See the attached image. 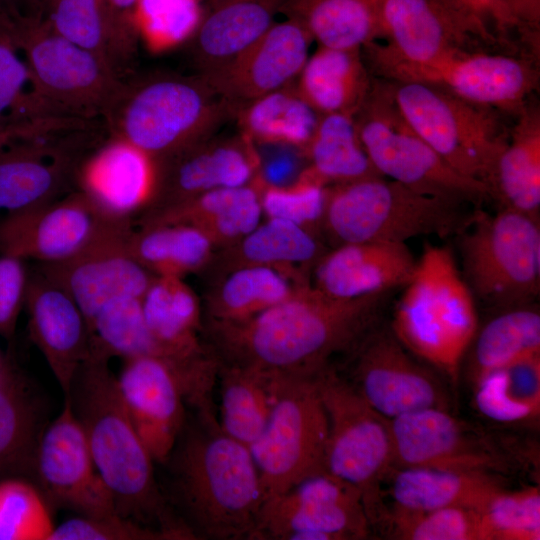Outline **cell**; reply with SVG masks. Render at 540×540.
<instances>
[{
  "instance_id": "cell-1",
  "label": "cell",
  "mask_w": 540,
  "mask_h": 540,
  "mask_svg": "<svg viewBox=\"0 0 540 540\" xmlns=\"http://www.w3.org/2000/svg\"><path fill=\"white\" fill-rule=\"evenodd\" d=\"M389 293L344 300L304 284L247 320L211 322L217 358L280 375L313 376L376 325Z\"/></svg>"
},
{
  "instance_id": "cell-47",
  "label": "cell",
  "mask_w": 540,
  "mask_h": 540,
  "mask_svg": "<svg viewBox=\"0 0 540 540\" xmlns=\"http://www.w3.org/2000/svg\"><path fill=\"white\" fill-rule=\"evenodd\" d=\"M202 0H137L133 20L139 40L152 53L188 43L204 11Z\"/></svg>"
},
{
  "instance_id": "cell-45",
  "label": "cell",
  "mask_w": 540,
  "mask_h": 540,
  "mask_svg": "<svg viewBox=\"0 0 540 540\" xmlns=\"http://www.w3.org/2000/svg\"><path fill=\"white\" fill-rule=\"evenodd\" d=\"M12 26L0 29V128L70 118L60 115L38 93Z\"/></svg>"
},
{
  "instance_id": "cell-16",
  "label": "cell",
  "mask_w": 540,
  "mask_h": 540,
  "mask_svg": "<svg viewBox=\"0 0 540 540\" xmlns=\"http://www.w3.org/2000/svg\"><path fill=\"white\" fill-rule=\"evenodd\" d=\"M348 381L378 413L393 419L412 412L449 410L450 397L442 381L416 361L390 327H372L353 348Z\"/></svg>"
},
{
  "instance_id": "cell-27",
  "label": "cell",
  "mask_w": 540,
  "mask_h": 540,
  "mask_svg": "<svg viewBox=\"0 0 540 540\" xmlns=\"http://www.w3.org/2000/svg\"><path fill=\"white\" fill-rule=\"evenodd\" d=\"M142 309L160 358L181 371H193L214 357L199 338L198 297L182 278L155 276L142 297Z\"/></svg>"
},
{
  "instance_id": "cell-12",
  "label": "cell",
  "mask_w": 540,
  "mask_h": 540,
  "mask_svg": "<svg viewBox=\"0 0 540 540\" xmlns=\"http://www.w3.org/2000/svg\"><path fill=\"white\" fill-rule=\"evenodd\" d=\"M277 375L267 423L249 447L264 503L304 479L326 472L328 419L317 374Z\"/></svg>"
},
{
  "instance_id": "cell-3",
  "label": "cell",
  "mask_w": 540,
  "mask_h": 540,
  "mask_svg": "<svg viewBox=\"0 0 540 540\" xmlns=\"http://www.w3.org/2000/svg\"><path fill=\"white\" fill-rule=\"evenodd\" d=\"M108 358L91 353L64 396L78 419L117 514L170 533L195 539L173 511L154 469V460L136 432L121 399Z\"/></svg>"
},
{
  "instance_id": "cell-15",
  "label": "cell",
  "mask_w": 540,
  "mask_h": 540,
  "mask_svg": "<svg viewBox=\"0 0 540 540\" xmlns=\"http://www.w3.org/2000/svg\"><path fill=\"white\" fill-rule=\"evenodd\" d=\"M371 530L360 492L324 472L267 500L254 539H365Z\"/></svg>"
},
{
  "instance_id": "cell-26",
  "label": "cell",
  "mask_w": 540,
  "mask_h": 540,
  "mask_svg": "<svg viewBox=\"0 0 540 540\" xmlns=\"http://www.w3.org/2000/svg\"><path fill=\"white\" fill-rule=\"evenodd\" d=\"M417 260L403 242L340 244L319 258L315 288L337 299H356L404 287Z\"/></svg>"
},
{
  "instance_id": "cell-29",
  "label": "cell",
  "mask_w": 540,
  "mask_h": 540,
  "mask_svg": "<svg viewBox=\"0 0 540 540\" xmlns=\"http://www.w3.org/2000/svg\"><path fill=\"white\" fill-rule=\"evenodd\" d=\"M383 43L396 56L424 62L451 48L473 49L477 43L439 0H375Z\"/></svg>"
},
{
  "instance_id": "cell-44",
  "label": "cell",
  "mask_w": 540,
  "mask_h": 540,
  "mask_svg": "<svg viewBox=\"0 0 540 540\" xmlns=\"http://www.w3.org/2000/svg\"><path fill=\"white\" fill-rule=\"evenodd\" d=\"M89 332L90 353L108 359L161 357L144 319L142 298L122 296L110 301L96 315Z\"/></svg>"
},
{
  "instance_id": "cell-53",
  "label": "cell",
  "mask_w": 540,
  "mask_h": 540,
  "mask_svg": "<svg viewBox=\"0 0 540 540\" xmlns=\"http://www.w3.org/2000/svg\"><path fill=\"white\" fill-rule=\"evenodd\" d=\"M50 540H175L165 531L142 525L119 514L76 515L55 526Z\"/></svg>"
},
{
  "instance_id": "cell-18",
  "label": "cell",
  "mask_w": 540,
  "mask_h": 540,
  "mask_svg": "<svg viewBox=\"0 0 540 540\" xmlns=\"http://www.w3.org/2000/svg\"><path fill=\"white\" fill-rule=\"evenodd\" d=\"M132 232V221L115 220L74 257L41 264L39 272L73 298L88 329L107 303L122 296L142 298L155 277L133 256L129 245Z\"/></svg>"
},
{
  "instance_id": "cell-7",
  "label": "cell",
  "mask_w": 540,
  "mask_h": 540,
  "mask_svg": "<svg viewBox=\"0 0 540 540\" xmlns=\"http://www.w3.org/2000/svg\"><path fill=\"white\" fill-rule=\"evenodd\" d=\"M458 237L461 273L474 298L499 310L535 301L540 288L539 214L477 210Z\"/></svg>"
},
{
  "instance_id": "cell-43",
  "label": "cell",
  "mask_w": 540,
  "mask_h": 540,
  "mask_svg": "<svg viewBox=\"0 0 540 540\" xmlns=\"http://www.w3.org/2000/svg\"><path fill=\"white\" fill-rule=\"evenodd\" d=\"M213 240L189 224H160L133 230L130 250L154 276L182 278L199 270L212 254Z\"/></svg>"
},
{
  "instance_id": "cell-32",
  "label": "cell",
  "mask_w": 540,
  "mask_h": 540,
  "mask_svg": "<svg viewBox=\"0 0 540 540\" xmlns=\"http://www.w3.org/2000/svg\"><path fill=\"white\" fill-rule=\"evenodd\" d=\"M48 408L36 383L5 362L0 372V474L17 472L32 480Z\"/></svg>"
},
{
  "instance_id": "cell-6",
  "label": "cell",
  "mask_w": 540,
  "mask_h": 540,
  "mask_svg": "<svg viewBox=\"0 0 540 540\" xmlns=\"http://www.w3.org/2000/svg\"><path fill=\"white\" fill-rule=\"evenodd\" d=\"M461 203L428 196L383 176L328 188L324 225L339 244L403 242L427 235H458L475 212Z\"/></svg>"
},
{
  "instance_id": "cell-2",
  "label": "cell",
  "mask_w": 540,
  "mask_h": 540,
  "mask_svg": "<svg viewBox=\"0 0 540 540\" xmlns=\"http://www.w3.org/2000/svg\"><path fill=\"white\" fill-rule=\"evenodd\" d=\"M164 464V493L195 539H254L264 495L249 447L226 435L218 421L197 416L185 424Z\"/></svg>"
},
{
  "instance_id": "cell-34",
  "label": "cell",
  "mask_w": 540,
  "mask_h": 540,
  "mask_svg": "<svg viewBox=\"0 0 540 540\" xmlns=\"http://www.w3.org/2000/svg\"><path fill=\"white\" fill-rule=\"evenodd\" d=\"M517 114L486 186L501 208L539 214L540 111L526 104Z\"/></svg>"
},
{
  "instance_id": "cell-36",
  "label": "cell",
  "mask_w": 540,
  "mask_h": 540,
  "mask_svg": "<svg viewBox=\"0 0 540 540\" xmlns=\"http://www.w3.org/2000/svg\"><path fill=\"white\" fill-rule=\"evenodd\" d=\"M281 12L301 23L319 46L362 49L384 38L375 0H289Z\"/></svg>"
},
{
  "instance_id": "cell-61",
  "label": "cell",
  "mask_w": 540,
  "mask_h": 540,
  "mask_svg": "<svg viewBox=\"0 0 540 540\" xmlns=\"http://www.w3.org/2000/svg\"><path fill=\"white\" fill-rule=\"evenodd\" d=\"M5 362L6 361L3 359V356H2L1 351H0V372L3 369Z\"/></svg>"
},
{
  "instance_id": "cell-17",
  "label": "cell",
  "mask_w": 540,
  "mask_h": 540,
  "mask_svg": "<svg viewBox=\"0 0 540 540\" xmlns=\"http://www.w3.org/2000/svg\"><path fill=\"white\" fill-rule=\"evenodd\" d=\"M32 481L52 508L86 517L117 514L85 433L66 398L61 412L48 422L40 436Z\"/></svg>"
},
{
  "instance_id": "cell-42",
  "label": "cell",
  "mask_w": 540,
  "mask_h": 540,
  "mask_svg": "<svg viewBox=\"0 0 540 540\" xmlns=\"http://www.w3.org/2000/svg\"><path fill=\"white\" fill-rule=\"evenodd\" d=\"M304 154L309 168L327 184L381 176L363 147L352 114L319 115Z\"/></svg>"
},
{
  "instance_id": "cell-33",
  "label": "cell",
  "mask_w": 540,
  "mask_h": 540,
  "mask_svg": "<svg viewBox=\"0 0 540 540\" xmlns=\"http://www.w3.org/2000/svg\"><path fill=\"white\" fill-rule=\"evenodd\" d=\"M503 476L425 467L393 468L388 483L391 509L423 512L451 506L481 509L504 487Z\"/></svg>"
},
{
  "instance_id": "cell-48",
  "label": "cell",
  "mask_w": 540,
  "mask_h": 540,
  "mask_svg": "<svg viewBox=\"0 0 540 540\" xmlns=\"http://www.w3.org/2000/svg\"><path fill=\"white\" fill-rule=\"evenodd\" d=\"M52 507L28 478L0 479V540H50Z\"/></svg>"
},
{
  "instance_id": "cell-62",
  "label": "cell",
  "mask_w": 540,
  "mask_h": 540,
  "mask_svg": "<svg viewBox=\"0 0 540 540\" xmlns=\"http://www.w3.org/2000/svg\"><path fill=\"white\" fill-rule=\"evenodd\" d=\"M6 24H10L8 21L0 20V29L4 27ZM13 24V23H12Z\"/></svg>"
},
{
  "instance_id": "cell-23",
  "label": "cell",
  "mask_w": 540,
  "mask_h": 540,
  "mask_svg": "<svg viewBox=\"0 0 540 540\" xmlns=\"http://www.w3.org/2000/svg\"><path fill=\"white\" fill-rule=\"evenodd\" d=\"M311 41L303 25L287 17L229 64L202 77L235 113L247 102L294 84L309 57Z\"/></svg>"
},
{
  "instance_id": "cell-4",
  "label": "cell",
  "mask_w": 540,
  "mask_h": 540,
  "mask_svg": "<svg viewBox=\"0 0 540 540\" xmlns=\"http://www.w3.org/2000/svg\"><path fill=\"white\" fill-rule=\"evenodd\" d=\"M234 110L200 75L154 74L124 85L103 118L110 135L159 163L211 137Z\"/></svg>"
},
{
  "instance_id": "cell-11",
  "label": "cell",
  "mask_w": 540,
  "mask_h": 540,
  "mask_svg": "<svg viewBox=\"0 0 540 540\" xmlns=\"http://www.w3.org/2000/svg\"><path fill=\"white\" fill-rule=\"evenodd\" d=\"M385 83L397 110L414 132L456 171L486 185L508 138L493 109L430 84Z\"/></svg>"
},
{
  "instance_id": "cell-35",
  "label": "cell",
  "mask_w": 540,
  "mask_h": 540,
  "mask_svg": "<svg viewBox=\"0 0 540 540\" xmlns=\"http://www.w3.org/2000/svg\"><path fill=\"white\" fill-rule=\"evenodd\" d=\"M372 83L361 49L319 46L307 58L294 85L318 115H355L367 98Z\"/></svg>"
},
{
  "instance_id": "cell-13",
  "label": "cell",
  "mask_w": 540,
  "mask_h": 540,
  "mask_svg": "<svg viewBox=\"0 0 540 540\" xmlns=\"http://www.w3.org/2000/svg\"><path fill=\"white\" fill-rule=\"evenodd\" d=\"M15 42L40 96L60 115L104 118L123 77L102 57L53 32L42 19L13 24Z\"/></svg>"
},
{
  "instance_id": "cell-22",
  "label": "cell",
  "mask_w": 540,
  "mask_h": 540,
  "mask_svg": "<svg viewBox=\"0 0 540 540\" xmlns=\"http://www.w3.org/2000/svg\"><path fill=\"white\" fill-rule=\"evenodd\" d=\"M159 182V161L113 135L83 157L75 177L77 189L104 215L130 221L152 207Z\"/></svg>"
},
{
  "instance_id": "cell-19",
  "label": "cell",
  "mask_w": 540,
  "mask_h": 540,
  "mask_svg": "<svg viewBox=\"0 0 540 540\" xmlns=\"http://www.w3.org/2000/svg\"><path fill=\"white\" fill-rule=\"evenodd\" d=\"M116 219L78 189L0 220V254L40 264L68 260L91 245Z\"/></svg>"
},
{
  "instance_id": "cell-41",
  "label": "cell",
  "mask_w": 540,
  "mask_h": 540,
  "mask_svg": "<svg viewBox=\"0 0 540 540\" xmlns=\"http://www.w3.org/2000/svg\"><path fill=\"white\" fill-rule=\"evenodd\" d=\"M287 268L246 264L232 271L208 303L211 322H240L289 298L303 283H293Z\"/></svg>"
},
{
  "instance_id": "cell-24",
  "label": "cell",
  "mask_w": 540,
  "mask_h": 540,
  "mask_svg": "<svg viewBox=\"0 0 540 540\" xmlns=\"http://www.w3.org/2000/svg\"><path fill=\"white\" fill-rule=\"evenodd\" d=\"M213 136L160 163L158 193L149 210L255 180L260 167L255 143L242 132L224 138Z\"/></svg>"
},
{
  "instance_id": "cell-10",
  "label": "cell",
  "mask_w": 540,
  "mask_h": 540,
  "mask_svg": "<svg viewBox=\"0 0 540 540\" xmlns=\"http://www.w3.org/2000/svg\"><path fill=\"white\" fill-rule=\"evenodd\" d=\"M354 117L363 147L381 176L461 204L490 198L483 182L456 171L414 132L397 110L385 81L372 83Z\"/></svg>"
},
{
  "instance_id": "cell-60",
  "label": "cell",
  "mask_w": 540,
  "mask_h": 540,
  "mask_svg": "<svg viewBox=\"0 0 540 540\" xmlns=\"http://www.w3.org/2000/svg\"><path fill=\"white\" fill-rule=\"evenodd\" d=\"M35 13L42 18L43 9L48 0H29Z\"/></svg>"
},
{
  "instance_id": "cell-28",
  "label": "cell",
  "mask_w": 540,
  "mask_h": 540,
  "mask_svg": "<svg viewBox=\"0 0 540 540\" xmlns=\"http://www.w3.org/2000/svg\"><path fill=\"white\" fill-rule=\"evenodd\" d=\"M289 0H221L204 12L188 42L199 75H209L237 58L275 23Z\"/></svg>"
},
{
  "instance_id": "cell-51",
  "label": "cell",
  "mask_w": 540,
  "mask_h": 540,
  "mask_svg": "<svg viewBox=\"0 0 540 540\" xmlns=\"http://www.w3.org/2000/svg\"><path fill=\"white\" fill-rule=\"evenodd\" d=\"M260 201L268 218L287 220L303 227L323 219L328 187L309 167L284 186L260 183Z\"/></svg>"
},
{
  "instance_id": "cell-20",
  "label": "cell",
  "mask_w": 540,
  "mask_h": 540,
  "mask_svg": "<svg viewBox=\"0 0 540 540\" xmlns=\"http://www.w3.org/2000/svg\"><path fill=\"white\" fill-rule=\"evenodd\" d=\"M93 128L19 140L0 147V211L48 203L75 182L81 148Z\"/></svg>"
},
{
  "instance_id": "cell-9",
  "label": "cell",
  "mask_w": 540,
  "mask_h": 540,
  "mask_svg": "<svg viewBox=\"0 0 540 540\" xmlns=\"http://www.w3.org/2000/svg\"><path fill=\"white\" fill-rule=\"evenodd\" d=\"M361 50L367 67L384 80L430 84L468 102L516 114L539 83L536 61L511 53L451 48L431 60L412 62L378 41Z\"/></svg>"
},
{
  "instance_id": "cell-57",
  "label": "cell",
  "mask_w": 540,
  "mask_h": 540,
  "mask_svg": "<svg viewBox=\"0 0 540 540\" xmlns=\"http://www.w3.org/2000/svg\"><path fill=\"white\" fill-rule=\"evenodd\" d=\"M520 26L532 53L539 58L540 0H502Z\"/></svg>"
},
{
  "instance_id": "cell-55",
  "label": "cell",
  "mask_w": 540,
  "mask_h": 540,
  "mask_svg": "<svg viewBox=\"0 0 540 540\" xmlns=\"http://www.w3.org/2000/svg\"><path fill=\"white\" fill-rule=\"evenodd\" d=\"M285 146L270 154L264 161L260 160L258 180L263 185L284 186L293 182L298 175V158Z\"/></svg>"
},
{
  "instance_id": "cell-54",
  "label": "cell",
  "mask_w": 540,
  "mask_h": 540,
  "mask_svg": "<svg viewBox=\"0 0 540 540\" xmlns=\"http://www.w3.org/2000/svg\"><path fill=\"white\" fill-rule=\"evenodd\" d=\"M24 260L0 254V336L11 339L25 307L30 276Z\"/></svg>"
},
{
  "instance_id": "cell-46",
  "label": "cell",
  "mask_w": 540,
  "mask_h": 540,
  "mask_svg": "<svg viewBox=\"0 0 540 540\" xmlns=\"http://www.w3.org/2000/svg\"><path fill=\"white\" fill-rule=\"evenodd\" d=\"M240 256L246 264L288 268L314 261L320 254L316 238L301 225L268 218L239 240Z\"/></svg>"
},
{
  "instance_id": "cell-37",
  "label": "cell",
  "mask_w": 540,
  "mask_h": 540,
  "mask_svg": "<svg viewBox=\"0 0 540 540\" xmlns=\"http://www.w3.org/2000/svg\"><path fill=\"white\" fill-rule=\"evenodd\" d=\"M278 375L255 367L219 363L220 429L250 447L262 433L273 403Z\"/></svg>"
},
{
  "instance_id": "cell-8",
  "label": "cell",
  "mask_w": 540,
  "mask_h": 540,
  "mask_svg": "<svg viewBox=\"0 0 540 540\" xmlns=\"http://www.w3.org/2000/svg\"><path fill=\"white\" fill-rule=\"evenodd\" d=\"M316 382L328 419L326 472L360 492L371 529L377 528L387 512L382 488L393 469L390 419L328 365Z\"/></svg>"
},
{
  "instance_id": "cell-21",
  "label": "cell",
  "mask_w": 540,
  "mask_h": 540,
  "mask_svg": "<svg viewBox=\"0 0 540 540\" xmlns=\"http://www.w3.org/2000/svg\"><path fill=\"white\" fill-rule=\"evenodd\" d=\"M121 399L155 463L164 464L187 422V404L171 364L156 356L123 359L116 376Z\"/></svg>"
},
{
  "instance_id": "cell-56",
  "label": "cell",
  "mask_w": 540,
  "mask_h": 540,
  "mask_svg": "<svg viewBox=\"0 0 540 540\" xmlns=\"http://www.w3.org/2000/svg\"><path fill=\"white\" fill-rule=\"evenodd\" d=\"M83 123L78 119L65 118L44 122L11 125L0 128V147L34 137L48 136L80 129Z\"/></svg>"
},
{
  "instance_id": "cell-31",
  "label": "cell",
  "mask_w": 540,
  "mask_h": 540,
  "mask_svg": "<svg viewBox=\"0 0 540 540\" xmlns=\"http://www.w3.org/2000/svg\"><path fill=\"white\" fill-rule=\"evenodd\" d=\"M263 210L259 186L251 184L203 192L178 203L147 211L141 227L189 224L207 233L213 242L240 240L260 223Z\"/></svg>"
},
{
  "instance_id": "cell-5",
  "label": "cell",
  "mask_w": 540,
  "mask_h": 540,
  "mask_svg": "<svg viewBox=\"0 0 540 540\" xmlns=\"http://www.w3.org/2000/svg\"><path fill=\"white\" fill-rule=\"evenodd\" d=\"M396 304L391 330L415 357L457 383L478 330L475 298L448 247L426 244Z\"/></svg>"
},
{
  "instance_id": "cell-52",
  "label": "cell",
  "mask_w": 540,
  "mask_h": 540,
  "mask_svg": "<svg viewBox=\"0 0 540 540\" xmlns=\"http://www.w3.org/2000/svg\"><path fill=\"white\" fill-rule=\"evenodd\" d=\"M461 28L477 43L516 49L515 36L532 52L502 0H439Z\"/></svg>"
},
{
  "instance_id": "cell-30",
  "label": "cell",
  "mask_w": 540,
  "mask_h": 540,
  "mask_svg": "<svg viewBox=\"0 0 540 540\" xmlns=\"http://www.w3.org/2000/svg\"><path fill=\"white\" fill-rule=\"evenodd\" d=\"M42 21L56 34L105 59L122 77L139 40L109 0H48Z\"/></svg>"
},
{
  "instance_id": "cell-25",
  "label": "cell",
  "mask_w": 540,
  "mask_h": 540,
  "mask_svg": "<svg viewBox=\"0 0 540 540\" xmlns=\"http://www.w3.org/2000/svg\"><path fill=\"white\" fill-rule=\"evenodd\" d=\"M25 308L30 337L65 396L90 355L86 319L73 298L40 272L29 278Z\"/></svg>"
},
{
  "instance_id": "cell-49",
  "label": "cell",
  "mask_w": 540,
  "mask_h": 540,
  "mask_svg": "<svg viewBox=\"0 0 540 540\" xmlns=\"http://www.w3.org/2000/svg\"><path fill=\"white\" fill-rule=\"evenodd\" d=\"M378 528L401 540H481L479 509L466 506L423 512L387 508Z\"/></svg>"
},
{
  "instance_id": "cell-39",
  "label": "cell",
  "mask_w": 540,
  "mask_h": 540,
  "mask_svg": "<svg viewBox=\"0 0 540 540\" xmlns=\"http://www.w3.org/2000/svg\"><path fill=\"white\" fill-rule=\"evenodd\" d=\"M234 118L255 144L285 145L304 153L319 115L292 84L241 105Z\"/></svg>"
},
{
  "instance_id": "cell-59",
  "label": "cell",
  "mask_w": 540,
  "mask_h": 540,
  "mask_svg": "<svg viewBox=\"0 0 540 540\" xmlns=\"http://www.w3.org/2000/svg\"><path fill=\"white\" fill-rule=\"evenodd\" d=\"M109 2L121 18L134 25L133 12L137 0H109Z\"/></svg>"
},
{
  "instance_id": "cell-63",
  "label": "cell",
  "mask_w": 540,
  "mask_h": 540,
  "mask_svg": "<svg viewBox=\"0 0 540 540\" xmlns=\"http://www.w3.org/2000/svg\"><path fill=\"white\" fill-rule=\"evenodd\" d=\"M206 1H208V2L211 3V5H212V4H214V3H216V2H219V1H221V0H206Z\"/></svg>"
},
{
  "instance_id": "cell-14",
  "label": "cell",
  "mask_w": 540,
  "mask_h": 540,
  "mask_svg": "<svg viewBox=\"0 0 540 540\" xmlns=\"http://www.w3.org/2000/svg\"><path fill=\"white\" fill-rule=\"evenodd\" d=\"M393 468L425 467L503 476L520 468L516 447L452 415L425 409L390 419Z\"/></svg>"
},
{
  "instance_id": "cell-38",
  "label": "cell",
  "mask_w": 540,
  "mask_h": 540,
  "mask_svg": "<svg viewBox=\"0 0 540 540\" xmlns=\"http://www.w3.org/2000/svg\"><path fill=\"white\" fill-rule=\"evenodd\" d=\"M468 373L473 383L481 376L540 355V313L532 303L501 310L472 342Z\"/></svg>"
},
{
  "instance_id": "cell-40",
  "label": "cell",
  "mask_w": 540,
  "mask_h": 540,
  "mask_svg": "<svg viewBox=\"0 0 540 540\" xmlns=\"http://www.w3.org/2000/svg\"><path fill=\"white\" fill-rule=\"evenodd\" d=\"M473 386V403L485 418L522 424L540 415V355L487 373Z\"/></svg>"
},
{
  "instance_id": "cell-50",
  "label": "cell",
  "mask_w": 540,
  "mask_h": 540,
  "mask_svg": "<svg viewBox=\"0 0 540 540\" xmlns=\"http://www.w3.org/2000/svg\"><path fill=\"white\" fill-rule=\"evenodd\" d=\"M481 540H539L538 486L497 491L479 510Z\"/></svg>"
},
{
  "instance_id": "cell-58",
  "label": "cell",
  "mask_w": 540,
  "mask_h": 540,
  "mask_svg": "<svg viewBox=\"0 0 540 540\" xmlns=\"http://www.w3.org/2000/svg\"><path fill=\"white\" fill-rule=\"evenodd\" d=\"M31 19H41L29 0H0V20L13 24Z\"/></svg>"
}]
</instances>
